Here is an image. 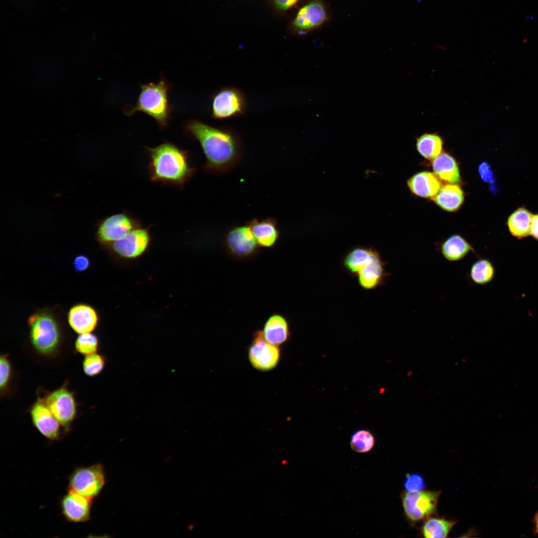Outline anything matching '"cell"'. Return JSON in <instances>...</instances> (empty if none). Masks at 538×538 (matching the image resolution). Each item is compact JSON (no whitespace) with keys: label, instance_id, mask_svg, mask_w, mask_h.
Instances as JSON below:
<instances>
[{"label":"cell","instance_id":"cell-1","mask_svg":"<svg viewBox=\"0 0 538 538\" xmlns=\"http://www.w3.org/2000/svg\"><path fill=\"white\" fill-rule=\"evenodd\" d=\"M186 129L199 143L205 157L204 169L212 174H223L234 169L243 155L242 141L232 129L208 125L197 120L189 122Z\"/></svg>","mask_w":538,"mask_h":538},{"label":"cell","instance_id":"cell-2","mask_svg":"<svg viewBox=\"0 0 538 538\" xmlns=\"http://www.w3.org/2000/svg\"><path fill=\"white\" fill-rule=\"evenodd\" d=\"M149 178L153 183L183 189L194 175L188 152L171 142L146 147Z\"/></svg>","mask_w":538,"mask_h":538},{"label":"cell","instance_id":"cell-3","mask_svg":"<svg viewBox=\"0 0 538 538\" xmlns=\"http://www.w3.org/2000/svg\"><path fill=\"white\" fill-rule=\"evenodd\" d=\"M30 343L35 352L44 357L57 353L62 340V331L56 316L48 309H42L28 318Z\"/></svg>","mask_w":538,"mask_h":538},{"label":"cell","instance_id":"cell-4","mask_svg":"<svg viewBox=\"0 0 538 538\" xmlns=\"http://www.w3.org/2000/svg\"><path fill=\"white\" fill-rule=\"evenodd\" d=\"M140 87L135 105L127 108L125 113L131 116L137 112L144 113L153 118L160 127H165L171 112L168 99V84L162 79L156 83L142 84Z\"/></svg>","mask_w":538,"mask_h":538},{"label":"cell","instance_id":"cell-5","mask_svg":"<svg viewBox=\"0 0 538 538\" xmlns=\"http://www.w3.org/2000/svg\"><path fill=\"white\" fill-rule=\"evenodd\" d=\"M40 397L67 431L78 412L75 394L68 387L67 383L51 392H46L43 397Z\"/></svg>","mask_w":538,"mask_h":538},{"label":"cell","instance_id":"cell-6","mask_svg":"<svg viewBox=\"0 0 538 538\" xmlns=\"http://www.w3.org/2000/svg\"><path fill=\"white\" fill-rule=\"evenodd\" d=\"M106 483L104 467L101 463L75 468L69 476L68 489L93 500Z\"/></svg>","mask_w":538,"mask_h":538},{"label":"cell","instance_id":"cell-7","mask_svg":"<svg viewBox=\"0 0 538 538\" xmlns=\"http://www.w3.org/2000/svg\"><path fill=\"white\" fill-rule=\"evenodd\" d=\"M247 106L246 98L241 90L223 87L212 97V117L220 120L239 117L246 112Z\"/></svg>","mask_w":538,"mask_h":538},{"label":"cell","instance_id":"cell-8","mask_svg":"<svg viewBox=\"0 0 538 538\" xmlns=\"http://www.w3.org/2000/svg\"><path fill=\"white\" fill-rule=\"evenodd\" d=\"M441 492L423 490L411 493L403 492L401 499L406 519L415 523L435 514Z\"/></svg>","mask_w":538,"mask_h":538},{"label":"cell","instance_id":"cell-9","mask_svg":"<svg viewBox=\"0 0 538 538\" xmlns=\"http://www.w3.org/2000/svg\"><path fill=\"white\" fill-rule=\"evenodd\" d=\"M140 219L124 211L106 217L98 224L96 237L103 245H110L134 229L142 226Z\"/></svg>","mask_w":538,"mask_h":538},{"label":"cell","instance_id":"cell-10","mask_svg":"<svg viewBox=\"0 0 538 538\" xmlns=\"http://www.w3.org/2000/svg\"><path fill=\"white\" fill-rule=\"evenodd\" d=\"M224 246L228 255L238 260L251 259L260 248L247 223L230 228L224 238Z\"/></svg>","mask_w":538,"mask_h":538},{"label":"cell","instance_id":"cell-11","mask_svg":"<svg viewBox=\"0 0 538 538\" xmlns=\"http://www.w3.org/2000/svg\"><path fill=\"white\" fill-rule=\"evenodd\" d=\"M248 358L252 366L260 371L273 369L280 359L279 346L268 342L264 337L262 331L256 330L248 350Z\"/></svg>","mask_w":538,"mask_h":538},{"label":"cell","instance_id":"cell-12","mask_svg":"<svg viewBox=\"0 0 538 538\" xmlns=\"http://www.w3.org/2000/svg\"><path fill=\"white\" fill-rule=\"evenodd\" d=\"M29 414L34 426L48 439H59L66 431L40 397L30 407Z\"/></svg>","mask_w":538,"mask_h":538},{"label":"cell","instance_id":"cell-13","mask_svg":"<svg viewBox=\"0 0 538 538\" xmlns=\"http://www.w3.org/2000/svg\"><path fill=\"white\" fill-rule=\"evenodd\" d=\"M148 228H136L124 237L109 246L118 255L128 259H134L141 255L147 249L150 242Z\"/></svg>","mask_w":538,"mask_h":538},{"label":"cell","instance_id":"cell-14","mask_svg":"<svg viewBox=\"0 0 538 538\" xmlns=\"http://www.w3.org/2000/svg\"><path fill=\"white\" fill-rule=\"evenodd\" d=\"M93 499L68 490L60 500L61 513L67 521L84 523L91 518Z\"/></svg>","mask_w":538,"mask_h":538},{"label":"cell","instance_id":"cell-15","mask_svg":"<svg viewBox=\"0 0 538 538\" xmlns=\"http://www.w3.org/2000/svg\"><path fill=\"white\" fill-rule=\"evenodd\" d=\"M99 315L91 305L79 303L70 307L67 313L69 325L76 333L80 334L90 333L97 327Z\"/></svg>","mask_w":538,"mask_h":538},{"label":"cell","instance_id":"cell-16","mask_svg":"<svg viewBox=\"0 0 538 538\" xmlns=\"http://www.w3.org/2000/svg\"><path fill=\"white\" fill-rule=\"evenodd\" d=\"M387 275L385 264L379 253L374 249L369 260L357 276L359 285L369 290L381 285Z\"/></svg>","mask_w":538,"mask_h":538},{"label":"cell","instance_id":"cell-17","mask_svg":"<svg viewBox=\"0 0 538 538\" xmlns=\"http://www.w3.org/2000/svg\"><path fill=\"white\" fill-rule=\"evenodd\" d=\"M260 248H272L277 242L280 232L273 218L252 219L247 223Z\"/></svg>","mask_w":538,"mask_h":538},{"label":"cell","instance_id":"cell-18","mask_svg":"<svg viewBox=\"0 0 538 538\" xmlns=\"http://www.w3.org/2000/svg\"><path fill=\"white\" fill-rule=\"evenodd\" d=\"M262 331L268 342L279 347L286 342L290 336L289 322L279 313L271 314L266 321Z\"/></svg>","mask_w":538,"mask_h":538},{"label":"cell","instance_id":"cell-19","mask_svg":"<svg viewBox=\"0 0 538 538\" xmlns=\"http://www.w3.org/2000/svg\"><path fill=\"white\" fill-rule=\"evenodd\" d=\"M326 19V13L323 5L319 1H312L301 7L293 22L296 28L307 30L317 27Z\"/></svg>","mask_w":538,"mask_h":538},{"label":"cell","instance_id":"cell-20","mask_svg":"<svg viewBox=\"0 0 538 538\" xmlns=\"http://www.w3.org/2000/svg\"><path fill=\"white\" fill-rule=\"evenodd\" d=\"M407 185L413 194L423 198L433 197L441 187L438 177L429 171L415 174L407 181Z\"/></svg>","mask_w":538,"mask_h":538},{"label":"cell","instance_id":"cell-21","mask_svg":"<svg viewBox=\"0 0 538 538\" xmlns=\"http://www.w3.org/2000/svg\"><path fill=\"white\" fill-rule=\"evenodd\" d=\"M432 167L438 178L449 183L460 181L459 167L455 159L448 153L443 152L433 159Z\"/></svg>","mask_w":538,"mask_h":538},{"label":"cell","instance_id":"cell-22","mask_svg":"<svg viewBox=\"0 0 538 538\" xmlns=\"http://www.w3.org/2000/svg\"><path fill=\"white\" fill-rule=\"evenodd\" d=\"M432 199L443 210L453 212L457 210L462 204L464 193L459 185L448 183L441 186Z\"/></svg>","mask_w":538,"mask_h":538},{"label":"cell","instance_id":"cell-23","mask_svg":"<svg viewBox=\"0 0 538 538\" xmlns=\"http://www.w3.org/2000/svg\"><path fill=\"white\" fill-rule=\"evenodd\" d=\"M474 249L463 237L453 235L446 239L441 245L440 252L442 256L449 262H457L464 259Z\"/></svg>","mask_w":538,"mask_h":538},{"label":"cell","instance_id":"cell-24","mask_svg":"<svg viewBox=\"0 0 538 538\" xmlns=\"http://www.w3.org/2000/svg\"><path fill=\"white\" fill-rule=\"evenodd\" d=\"M443 140L437 133H425L416 140V148L419 153L427 159H433L442 152Z\"/></svg>","mask_w":538,"mask_h":538},{"label":"cell","instance_id":"cell-25","mask_svg":"<svg viewBox=\"0 0 538 538\" xmlns=\"http://www.w3.org/2000/svg\"><path fill=\"white\" fill-rule=\"evenodd\" d=\"M533 215L525 208H520L513 212L508 220L511 234L519 239L530 234Z\"/></svg>","mask_w":538,"mask_h":538},{"label":"cell","instance_id":"cell-26","mask_svg":"<svg viewBox=\"0 0 538 538\" xmlns=\"http://www.w3.org/2000/svg\"><path fill=\"white\" fill-rule=\"evenodd\" d=\"M374 249L358 247L350 251L345 256L343 265L352 275H357L369 260Z\"/></svg>","mask_w":538,"mask_h":538},{"label":"cell","instance_id":"cell-27","mask_svg":"<svg viewBox=\"0 0 538 538\" xmlns=\"http://www.w3.org/2000/svg\"><path fill=\"white\" fill-rule=\"evenodd\" d=\"M456 523L444 518H427L423 524L421 533L426 538H446Z\"/></svg>","mask_w":538,"mask_h":538},{"label":"cell","instance_id":"cell-28","mask_svg":"<svg viewBox=\"0 0 538 538\" xmlns=\"http://www.w3.org/2000/svg\"><path fill=\"white\" fill-rule=\"evenodd\" d=\"M494 274L495 269L492 263L487 259H480L472 265L469 275L473 283L484 285L492 280Z\"/></svg>","mask_w":538,"mask_h":538},{"label":"cell","instance_id":"cell-29","mask_svg":"<svg viewBox=\"0 0 538 538\" xmlns=\"http://www.w3.org/2000/svg\"><path fill=\"white\" fill-rule=\"evenodd\" d=\"M375 444V437L368 430H358L351 437V448L357 453H367L374 448Z\"/></svg>","mask_w":538,"mask_h":538},{"label":"cell","instance_id":"cell-30","mask_svg":"<svg viewBox=\"0 0 538 538\" xmlns=\"http://www.w3.org/2000/svg\"><path fill=\"white\" fill-rule=\"evenodd\" d=\"M98 347L99 339L92 332L79 334L75 342L76 351L86 356L96 353Z\"/></svg>","mask_w":538,"mask_h":538},{"label":"cell","instance_id":"cell-31","mask_svg":"<svg viewBox=\"0 0 538 538\" xmlns=\"http://www.w3.org/2000/svg\"><path fill=\"white\" fill-rule=\"evenodd\" d=\"M105 366L104 357L96 353L86 355L83 363L84 373L88 376L93 377L100 374Z\"/></svg>","mask_w":538,"mask_h":538},{"label":"cell","instance_id":"cell-32","mask_svg":"<svg viewBox=\"0 0 538 538\" xmlns=\"http://www.w3.org/2000/svg\"><path fill=\"white\" fill-rule=\"evenodd\" d=\"M12 376V365L7 354H1L0 357V391L1 395H4L9 387Z\"/></svg>","mask_w":538,"mask_h":538},{"label":"cell","instance_id":"cell-33","mask_svg":"<svg viewBox=\"0 0 538 538\" xmlns=\"http://www.w3.org/2000/svg\"><path fill=\"white\" fill-rule=\"evenodd\" d=\"M405 492H414L422 490L425 487V482L423 477L417 473H407L404 483Z\"/></svg>","mask_w":538,"mask_h":538},{"label":"cell","instance_id":"cell-34","mask_svg":"<svg viewBox=\"0 0 538 538\" xmlns=\"http://www.w3.org/2000/svg\"><path fill=\"white\" fill-rule=\"evenodd\" d=\"M91 265L90 259L86 255L76 256L73 261V266L75 270L79 273L86 271Z\"/></svg>","mask_w":538,"mask_h":538},{"label":"cell","instance_id":"cell-35","mask_svg":"<svg viewBox=\"0 0 538 538\" xmlns=\"http://www.w3.org/2000/svg\"><path fill=\"white\" fill-rule=\"evenodd\" d=\"M478 171L483 180L485 182H491L493 173L488 163L482 162L479 166Z\"/></svg>","mask_w":538,"mask_h":538},{"label":"cell","instance_id":"cell-36","mask_svg":"<svg viewBox=\"0 0 538 538\" xmlns=\"http://www.w3.org/2000/svg\"><path fill=\"white\" fill-rule=\"evenodd\" d=\"M299 0H273L276 7L279 9L285 10L294 5Z\"/></svg>","mask_w":538,"mask_h":538},{"label":"cell","instance_id":"cell-37","mask_svg":"<svg viewBox=\"0 0 538 538\" xmlns=\"http://www.w3.org/2000/svg\"><path fill=\"white\" fill-rule=\"evenodd\" d=\"M530 234L538 240V214L532 216Z\"/></svg>","mask_w":538,"mask_h":538},{"label":"cell","instance_id":"cell-38","mask_svg":"<svg viewBox=\"0 0 538 538\" xmlns=\"http://www.w3.org/2000/svg\"><path fill=\"white\" fill-rule=\"evenodd\" d=\"M535 525L536 531L538 534V513L536 515L535 517Z\"/></svg>","mask_w":538,"mask_h":538},{"label":"cell","instance_id":"cell-39","mask_svg":"<svg viewBox=\"0 0 538 538\" xmlns=\"http://www.w3.org/2000/svg\"><path fill=\"white\" fill-rule=\"evenodd\" d=\"M412 375V372L411 371H409L408 372V373H407V376H411Z\"/></svg>","mask_w":538,"mask_h":538}]
</instances>
